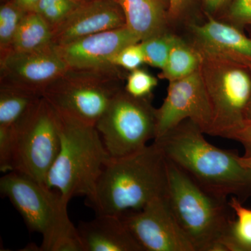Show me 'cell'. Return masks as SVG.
<instances>
[{
    "label": "cell",
    "mask_w": 251,
    "mask_h": 251,
    "mask_svg": "<svg viewBox=\"0 0 251 251\" xmlns=\"http://www.w3.org/2000/svg\"><path fill=\"white\" fill-rule=\"evenodd\" d=\"M205 133L185 120L153 140L167 159L173 162L198 186L211 194L243 202L251 196V173L232 150L211 145Z\"/></svg>",
    "instance_id": "obj_1"
},
{
    "label": "cell",
    "mask_w": 251,
    "mask_h": 251,
    "mask_svg": "<svg viewBox=\"0 0 251 251\" xmlns=\"http://www.w3.org/2000/svg\"><path fill=\"white\" fill-rule=\"evenodd\" d=\"M167 189L168 161L153 142L136 152L109 160L90 206L97 214L120 216L165 197Z\"/></svg>",
    "instance_id": "obj_2"
},
{
    "label": "cell",
    "mask_w": 251,
    "mask_h": 251,
    "mask_svg": "<svg viewBox=\"0 0 251 251\" xmlns=\"http://www.w3.org/2000/svg\"><path fill=\"white\" fill-rule=\"evenodd\" d=\"M56 114L60 148L46 186L57 190L68 203L75 196H85L90 206L100 175L111 157L95 126Z\"/></svg>",
    "instance_id": "obj_3"
},
{
    "label": "cell",
    "mask_w": 251,
    "mask_h": 251,
    "mask_svg": "<svg viewBox=\"0 0 251 251\" xmlns=\"http://www.w3.org/2000/svg\"><path fill=\"white\" fill-rule=\"evenodd\" d=\"M167 161L166 198L180 228L195 251H224L223 242L234 218L228 199L207 192Z\"/></svg>",
    "instance_id": "obj_4"
},
{
    "label": "cell",
    "mask_w": 251,
    "mask_h": 251,
    "mask_svg": "<svg viewBox=\"0 0 251 251\" xmlns=\"http://www.w3.org/2000/svg\"><path fill=\"white\" fill-rule=\"evenodd\" d=\"M124 70L113 64L68 67L46 87L43 97L59 115L96 126L112 99L125 88Z\"/></svg>",
    "instance_id": "obj_5"
},
{
    "label": "cell",
    "mask_w": 251,
    "mask_h": 251,
    "mask_svg": "<svg viewBox=\"0 0 251 251\" xmlns=\"http://www.w3.org/2000/svg\"><path fill=\"white\" fill-rule=\"evenodd\" d=\"M202 57L201 75L212 110L209 135L229 139L246 120L251 99V69L229 59Z\"/></svg>",
    "instance_id": "obj_6"
},
{
    "label": "cell",
    "mask_w": 251,
    "mask_h": 251,
    "mask_svg": "<svg viewBox=\"0 0 251 251\" xmlns=\"http://www.w3.org/2000/svg\"><path fill=\"white\" fill-rule=\"evenodd\" d=\"M0 193L22 216L28 229L43 236L41 245L70 233L75 226L69 219L68 202L58 192L18 171L0 179Z\"/></svg>",
    "instance_id": "obj_7"
},
{
    "label": "cell",
    "mask_w": 251,
    "mask_h": 251,
    "mask_svg": "<svg viewBox=\"0 0 251 251\" xmlns=\"http://www.w3.org/2000/svg\"><path fill=\"white\" fill-rule=\"evenodd\" d=\"M95 126L111 158L127 156L154 140L156 108L151 98H135L124 88L112 99Z\"/></svg>",
    "instance_id": "obj_8"
},
{
    "label": "cell",
    "mask_w": 251,
    "mask_h": 251,
    "mask_svg": "<svg viewBox=\"0 0 251 251\" xmlns=\"http://www.w3.org/2000/svg\"><path fill=\"white\" fill-rule=\"evenodd\" d=\"M14 129L12 171L45 184L60 148L56 112L42 97Z\"/></svg>",
    "instance_id": "obj_9"
},
{
    "label": "cell",
    "mask_w": 251,
    "mask_h": 251,
    "mask_svg": "<svg viewBox=\"0 0 251 251\" xmlns=\"http://www.w3.org/2000/svg\"><path fill=\"white\" fill-rule=\"evenodd\" d=\"M156 138L166 134L185 120H191L209 135L212 110L201 69L189 76L169 82L166 99L156 108Z\"/></svg>",
    "instance_id": "obj_10"
},
{
    "label": "cell",
    "mask_w": 251,
    "mask_h": 251,
    "mask_svg": "<svg viewBox=\"0 0 251 251\" xmlns=\"http://www.w3.org/2000/svg\"><path fill=\"white\" fill-rule=\"evenodd\" d=\"M120 216L143 251H195L175 220L166 196L153 200L139 210Z\"/></svg>",
    "instance_id": "obj_11"
},
{
    "label": "cell",
    "mask_w": 251,
    "mask_h": 251,
    "mask_svg": "<svg viewBox=\"0 0 251 251\" xmlns=\"http://www.w3.org/2000/svg\"><path fill=\"white\" fill-rule=\"evenodd\" d=\"M53 45L31 51H10L0 55V86L43 96L68 69Z\"/></svg>",
    "instance_id": "obj_12"
},
{
    "label": "cell",
    "mask_w": 251,
    "mask_h": 251,
    "mask_svg": "<svg viewBox=\"0 0 251 251\" xmlns=\"http://www.w3.org/2000/svg\"><path fill=\"white\" fill-rule=\"evenodd\" d=\"M140 42L128 28L101 31L61 46H54L68 67L96 68L111 65L126 46Z\"/></svg>",
    "instance_id": "obj_13"
},
{
    "label": "cell",
    "mask_w": 251,
    "mask_h": 251,
    "mask_svg": "<svg viewBox=\"0 0 251 251\" xmlns=\"http://www.w3.org/2000/svg\"><path fill=\"white\" fill-rule=\"evenodd\" d=\"M122 7L116 0L84 2L52 31V44L61 46L85 36L125 27Z\"/></svg>",
    "instance_id": "obj_14"
},
{
    "label": "cell",
    "mask_w": 251,
    "mask_h": 251,
    "mask_svg": "<svg viewBox=\"0 0 251 251\" xmlns=\"http://www.w3.org/2000/svg\"><path fill=\"white\" fill-rule=\"evenodd\" d=\"M204 15L205 23L190 25L192 45L203 55L229 59L251 69V38L229 23Z\"/></svg>",
    "instance_id": "obj_15"
},
{
    "label": "cell",
    "mask_w": 251,
    "mask_h": 251,
    "mask_svg": "<svg viewBox=\"0 0 251 251\" xmlns=\"http://www.w3.org/2000/svg\"><path fill=\"white\" fill-rule=\"evenodd\" d=\"M77 228L84 251H143L120 216L97 214Z\"/></svg>",
    "instance_id": "obj_16"
},
{
    "label": "cell",
    "mask_w": 251,
    "mask_h": 251,
    "mask_svg": "<svg viewBox=\"0 0 251 251\" xmlns=\"http://www.w3.org/2000/svg\"><path fill=\"white\" fill-rule=\"evenodd\" d=\"M116 1L125 14L126 27L140 42L168 32L169 0Z\"/></svg>",
    "instance_id": "obj_17"
},
{
    "label": "cell",
    "mask_w": 251,
    "mask_h": 251,
    "mask_svg": "<svg viewBox=\"0 0 251 251\" xmlns=\"http://www.w3.org/2000/svg\"><path fill=\"white\" fill-rule=\"evenodd\" d=\"M52 31L49 25L35 11H30L23 18L7 52L44 49L52 45Z\"/></svg>",
    "instance_id": "obj_18"
},
{
    "label": "cell",
    "mask_w": 251,
    "mask_h": 251,
    "mask_svg": "<svg viewBox=\"0 0 251 251\" xmlns=\"http://www.w3.org/2000/svg\"><path fill=\"white\" fill-rule=\"evenodd\" d=\"M202 60L201 52L178 36L158 77L171 82L189 76L200 70Z\"/></svg>",
    "instance_id": "obj_19"
},
{
    "label": "cell",
    "mask_w": 251,
    "mask_h": 251,
    "mask_svg": "<svg viewBox=\"0 0 251 251\" xmlns=\"http://www.w3.org/2000/svg\"><path fill=\"white\" fill-rule=\"evenodd\" d=\"M43 96L0 86V126L14 128Z\"/></svg>",
    "instance_id": "obj_20"
},
{
    "label": "cell",
    "mask_w": 251,
    "mask_h": 251,
    "mask_svg": "<svg viewBox=\"0 0 251 251\" xmlns=\"http://www.w3.org/2000/svg\"><path fill=\"white\" fill-rule=\"evenodd\" d=\"M229 204L235 218L225 236L224 251H251V209L237 197H231Z\"/></svg>",
    "instance_id": "obj_21"
},
{
    "label": "cell",
    "mask_w": 251,
    "mask_h": 251,
    "mask_svg": "<svg viewBox=\"0 0 251 251\" xmlns=\"http://www.w3.org/2000/svg\"><path fill=\"white\" fill-rule=\"evenodd\" d=\"M27 11L12 0L1 3L0 6V55L9 50L18 27Z\"/></svg>",
    "instance_id": "obj_22"
},
{
    "label": "cell",
    "mask_w": 251,
    "mask_h": 251,
    "mask_svg": "<svg viewBox=\"0 0 251 251\" xmlns=\"http://www.w3.org/2000/svg\"><path fill=\"white\" fill-rule=\"evenodd\" d=\"M85 1L82 0H40L34 11L53 31Z\"/></svg>",
    "instance_id": "obj_23"
},
{
    "label": "cell",
    "mask_w": 251,
    "mask_h": 251,
    "mask_svg": "<svg viewBox=\"0 0 251 251\" xmlns=\"http://www.w3.org/2000/svg\"><path fill=\"white\" fill-rule=\"evenodd\" d=\"M178 36L169 31L141 41L146 64L162 69L166 65L170 52Z\"/></svg>",
    "instance_id": "obj_24"
},
{
    "label": "cell",
    "mask_w": 251,
    "mask_h": 251,
    "mask_svg": "<svg viewBox=\"0 0 251 251\" xmlns=\"http://www.w3.org/2000/svg\"><path fill=\"white\" fill-rule=\"evenodd\" d=\"M157 85L156 77L138 68L127 75L125 90L135 98H151L152 91Z\"/></svg>",
    "instance_id": "obj_25"
},
{
    "label": "cell",
    "mask_w": 251,
    "mask_h": 251,
    "mask_svg": "<svg viewBox=\"0 0 251 251\" xmlns=\"http://www.w3.org/2000/svg\"><path fill=\"white\" fill-rule=\"evenodd\" d=\"M220 18L242 30L251 27V0H232Z\"/></svg>",
    "instance_id": "obj_26"
},
{
    "label": "cell",
    "mask_w": 251,
    "mask_h": 251,
    "mask_svg": "<svg viewBox=\"0 0 251 251\" xmlns=\"http://www.w3.org/2000/svg\"><path fill=\"white\" fill-rule=\"evenodd\" d=\"M112 64L129 72L146 64L141 42L126 46L112 59Z\"/></svg>",
    "instance_id": "obj_27"
},
{
    "label": "cell",
    "mask_w": 251,
    "mask_h": 251,
    "mask_svg": "<svg viewBox=\"0 0 251 251\" xmlns=\"http://www.w3.org/2000/svg\"><path fill=\"white\" fill-rule=\"evenodd\" d=\"M14 146V128L0 126V171L3 173L13 171Z\"/></svg>",
    "instance_id": "obj_28"
},
{
    "label": "cell",
    "mask_w": 251,
    "mask_h": 251,
    "mask_svg": "<svg viewBox=\"0 0 251 251\" xmlns=\"http://www.w3.org/2000/svg\"><path fill=\"white\" fill-rule=\"evenodd\" d=\"M169 1L171 23L187 21L200 11H202L201 0H169Z\"/></svg>",
    "instance_id": "obj_29"
},
{
    "label": "cell",
    "mask_w": 251,
    "mask_h": 251,
    "mask_svg": "<svg viewBox=\"0 0 251 251\" xmlns=\"http://www.w3.org/2000/svg\"><path fill=\"white\" fill-rule=\"evenodd\" d=\"M232 0H201L203 13L219 18L225 12Z\"/></svg>",
    "instance_id": "obj_30"
},
{
    "label": "cell",
    "mask_w": 251,
    "mask_h": 251,
    "mask_svg": "<svg viewBox=\"0 0 251 251\" xmlns=\"http://www.w3.org/2000/svg\"><path fill=\"white\" fill-rule=\"evenodd\" d=\"M229 139L240 143L245 149V153H251V119L246 120L242 126L234 132Z\"/></svg>",
    "instance_id": "obj_31"
},
{
    "label": "cell",
    "mask_w": 251,
    "mask_h": 251,
    "mask_svg": "<svg viewBox=\"0 0 251 251\" xmlns=\"http://www.w3.org/2000/svg\"><path fill=\"white\" fill-rule=\"evenodd\" d=\"M12 1L24 11L30 12L34 11L36 5L40 0H12Z\"/></svg>",
    "instance_id": "obj_32"
},
{
    "label": "cell",
    "mask_w": 251,
    "mask_h": 251,
    "mask_svg": "<svg viewBox=\"0 0 251 251\" xmlns=\"http://www.w3.org/2000/svg\"><path fill=\"white\" fill-rule=\"evenodd\" d=\"M241 163L251 173V153H245L244 156H240Z\"/></svg>",
    "instance_id": "obj_33"
},
{
    "label": "cell",
    "mask_w": 251,
    "mask_h": 251,
    "mask_svg": "<svg viewBox=\"0 0 251 251\" xmlns=\"http://www.w3.org/2000/svg\"><path fill=\"white\" fill-rule=\"evenodd\" d=\"M251 99L249 102V106H248L247 114H246V120H251Z\"/></svg>",
    "instance_id": "obj_34"
},
{
    "label": "cell",
    "mask_w": 251,
    "mask_h": 251,
    "mask_svg": "<svg viewBox=\"0 0 251 251\" xmlns=\"http://www.w3.org/2000/svg\"><path fill=\"white\" fill-rule=\"evenodd\" d=\"M82 1H85V2H87V1H92V0H82Z\"/></svg>",
    "instance_id": "obj_35"
},
{
    "label": "cell",
    "mask_w": 251,
    "mask_h": 251,
    "mask_svg": "<svg viewBox=\"0 0 251 251\" xmlns=\"http://www.w3.org/2000/svg\"><path fill=\"white\" fill-rule=\"evenodd\" d=\"M6 1H7V0H1V3L4 2Z\"/></svg>",
    "instance_id": "obj_36"
}]
</instances>
